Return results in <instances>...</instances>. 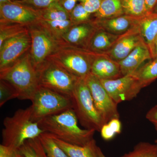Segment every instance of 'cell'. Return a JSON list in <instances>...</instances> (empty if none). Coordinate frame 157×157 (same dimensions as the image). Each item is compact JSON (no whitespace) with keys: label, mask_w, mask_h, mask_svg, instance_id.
<instances>
[{"label":"cell","mask_w":157,"mask_h":157,"mask_svg":"<svg viewBox=\"0 0 157 157\" xmlns=\"http://www.w3.org/2000/svg\"><path fill=\"white\" fill-rule=\"evenodd\" d=\"M78 119L73 108L49 116L38 121L44 132L67 143L83 146L93 140L96 131L82 129L78 125Z\"/></svg>","instance_id":"1"},{"label":"cell","mask_w":157,"mask_h":157,"mask_svg":"<svg viewBox=\"0 0 157 157\" xmlns=\"http://www.w3.org/2000/svg\"><path fill=\"white\" fill-rule=\"evenodd\" d=\"M31 106L19 109L11 117H7L3 121L2 144L19 148L26 140L39 137L44 132L38 122L32 119Z\"/></svg>","instance_id":"2"},{"label":"cell","mask_w":157,"mask_h":157,"mask_svg":"<svg viewBox=\"0 0 157 157\" xmlns=\"http://www.w3.org/2000/svg\"><path fill=\"white\" fill-rule=\"evenodd\" d=\"M0 79L14 86L18 93V99L32 101L39 86L38 71L29 52L13 66L0 71Z\"/></svg>","instance_id":"3"},{"label":"cell","mask_w":157,"mask_h":157,"mask_svg":"<svg viewBox=\"0 0 157 157\" xmlns=\"http://www.w3.org/2000/svg\"><path fill=\"white\" fill-rule=\"evenodd\" d=\"M102 54H104L95 53L64 43L59 46L48 60L73 76L84 78L90 73L95 60Z\"/></svg>","instance_id":"4"},{"label":"cell","mask_w":157,"mask_h":157,"mask_svg":"<svg viewBox=\"0 0 157 157\" xmlns=\"http://www.w3.org/2000/svg\"><path fill=\"white\" fill-rule=\"evenodd\" d=\"M73 109L85 129L100 132L104 121L96 109L84 78H78L71 97Z\"/></svg>","instance_id":"5"},{"label":"cell","mask_w":157,"mask_h":157,"mask_svg":"<svg viewBox=\"0 0 157 157\" xmlns=\"http://www.w3.org/2000/svg\"><path fill=\"white\" fill-rule=\"evenodd\" d=\"M28 29L32 41L29 52L32 63L38 70L59 46L65 42L56 39L39 20L29 25Z\"/></svg>","instance_id":"6"},{"label":"cell","mask_w":157,"mask_h":157,"mask_svg":"<svg viewBox=\"0 0 157 157\" xmlns=\"http://www.w3.org/2000/svg\"><path fill=\"white\" fill-rule=\"evenodd\" d=\"M31 101L32 119L35 122L73 108L71 98L40 86Z\"/></svg>","instance_id":"7"},{"label":"cell","mask_w":157,"mask_h":157,"mask_svg":"<svg viewBox=\"0 0 157 157\" xmlns=\"http://www.w3.org/2000/svg\"><path fill=\"white\" fill-rule=\"evenodd\" d=\"M37 71L40 87L71 98L79 78L48 60Z\"/></svg>","instance_id":"8"},{"label":"cell","mask_w":157,"mask_h":157,"mask_svg":"<svg viewBox=\"0 0 157 157\" xmlns=\"http://www.w3.org/2000/svg\"><path fill=\"white\" fill-rule=\"evenodd\" d=\"M84 79L90 91L95 106L104 124L107 123L113 119H119L118 104L109 96L100 79L91 73Z\"/></svg>","instance_id":"9"},{"label":"cell","mask_w":157,"mask_h":157,"mask_svg":"<svg viewBox=\"0 0 157 157\" xmlns=\"http://www.w3.org/2000/svg\"><path fill=\"white\" fill-rule=\"evenodd\" d=\"M104 88L117 104L136 98L144 87L135 73L114 79H100Z\"/></svg>","instance_id":"10"},{"label":"cell","mask_w":157,"mask_h":157,"mask_svg":"<svg viewBox=\"0 0 157 157\" xmlns=\"http://www.w3.org/2000/svg\"><path fill=\"white\" fill-rule=\"evenodd\" d=\"M31 43L29 30L4 42L0 46V71L13 66L29 52Z\"/></svg>","instance_id":"11"},{"label":"cell","mask_w":157,"mask_h":157,"mask_svg":"<svg viewBox=\"0 0 157 157\" xmlns=\"http://www.w3.org/2000/svg\"><path fill=\"white\" fill-rule=\"evenodd\" d=\"M39 19L37 11L17 2L16 0L0 6V20L29 26Z\"/></svg>","instance_id":"12"},{"label":"cell","mask_w":157,"mask_h":157,"mask_svg":"<svg viewBox=\"0 0 157 157\" xmlns=\"http://www.w3.org/2000/svg\"><path fill=\"white\" fill-rule=\"evenodd\" d=\"M143 41L144 40L141 36L137 24L125 33L121 35L107 55L110 59L119 63Z\"/></svg>","instance_id":"13"},{"label":"cell","mask_w":157,"mask_h":157,"mask_svg":"<svg viewBox=\"0 0 157 157\" xmlns=\"http://www.w3.org/2000/svg\"><path fill=\"white\" fill-rule=\"evenodd\" d=\"M98 29L92 21L74 25L65 34L63 40L68 45L88 49L91 40Z\"/></svg>","instance_id":"14"},{"label":"cell","mask_w":157,"mask_h":157,"mask_svg":"<svg viewBox=\"0 0 157 157\" xmlns=\"http://www.w3.org/2000/svg\"><path fill=\"white\" fill-rule=\"evenodd\" d=\"M152 59L149 48L143 41L128 56L119 63L123 76L135 73L145 61Z\"/></svg>","instance_id":"15"},{"label":"cell","mask_w":157,"mask_h":157,"mask_svg":"<svg viewBox=\"0 0 157 157\" xmlns=\"http://www.w3.org/2000/svg\"><path fill=\"white\" fill-rule=\"evenodd\" d=\"M138 17L124 14L109 19L92 21L98 29L110 33L121 36L137 25Z\"/></svg>","instance_id":"16"},{"label":"cell","mask_w":157,"mask_h":157,"mask_svg":"<svg viewBox=\"0 0 157 157\" xmlns=\"http://www.w3.org/2000/svg\"><path fill=\"white\" fill-rule=\"evenodd\" d=\"M90 73L100 79H114L123 76L118 62L107 54H102L96 58L92 67Z\"/></svg>","instance_id":"17"},{"label":"cell","mask_w":157,"mask_h":157,"mask_svg":"<svg viewBox=\"0 0 157 157\" xmlns=\"http://www.w3.org/2000/svg\"><path fill=\"white\" fill-rule=\"evenodd\" d=\"M120 36L98 28L91 40L88 50L96 53L107 54L115 45Z\"/></svg>","instance_id":"18"},{"label":"cell","mask_w":157,"mask_h":157,"mask_svg":"<svg viewBox=\"0 0 157 157\" xmlns=\"http://www.w3.org/2000/svg\"><path fill=\"white\" fill-rule=\"evenodd\" d=\"M52 137L69 157H100L98 152L99 147L94 139L83 146H79L70 144L56 137Z\"/></svg>","instance_id":"19"},{"label":"cell","mask_w":157,"mask_h":157,"mask_svg":"<svg viewBox=\"0 0 157 157\" xmlns=\"http://www.w3.org/2000/svg\"><path fill=\"white\" fill-rule=\"evenodd\" d=\"M137 25L141 36L151 51L157 36V13H151L138 17Z\"/></svg>","instance_id":"20"},{"label":"cell","mask_w":157,"mask_h":157,"mask_svg":"<svg viewBox=\"0 0 157 157\" xmlns=\"http://www.w3.org/2000/svg\"><path fill=\"white\" fill-rule=\"evenodd\" d=\"M124 14L121 0H103L98 11L92 14V21L109 19Z\"/></svg>","instance_id":"21"},{"label":"cell","mask_w":157,"mask_h":157,"mask_svg":"<svg viewBox=\"0 0 157 157\" xmlns=\"http://www.w3.org/2000/svg\"><path fill=\"white\" fill-rule=\"evenodd\" d=\"M134 73L144 88L150 84L157 79V57L141 66Z\"/></svg>","instance_id":"22"},{"label":"cell","mask_w":157,"mask_h":157,"mask_svg":"<svg viewBox=\"0 0 157 157\" xmlns=\"http://www.w3.org/2000/svg\"><path fill=\"white\" fill-rule=\"evenodd\" d=\"M40 19L48 21L70 19V14L58 2L54 3L46 9L37 11Z\"/></svg>","instance_id":"23"},{"label":"cell","mask_w":157,"mask_h":157,"mask_svg":"<svg viewBox=\"0 0 157 157\" xmlns=\"http://www.w3.org/2000/svg\"><path fill=\"white\" fill-rule=\"evenodd\" d=\"M28 30V25L0 20V46L7 40Z\"/></svg>","instance_id":"24"},{"label":"cell","mask_w":157,"mask_h":157,"mask_svg":"<svg viewBox=\"0 0 157 157\" xmlns=\"http://www.w3.org/2000/svg\"><path fill=\"white\" fill-rule=\"evenodd\" d=\"M39 21L54 36L62 42H64L63 37L65 34L71 27L74 25L70 19L54 21L39 19Z\"/></svg>","instance_id":"25"},{"label":"cell","mask_w":157,"mask_h":157,"mask_svg":"<svg viewBox=\"0 0 157 157\" xmlns=\"http://www.w3.org/2000/svg\"><path fill=\"white\" fill-rule=\"evenodd\" d=\"M39 138L48 157H69L50 134L43 132L39 136Z\"/></svg>","instance_id":"26"},{"label":"cell","mask_w":157,"mask_h":157,"mask_svg":"<svg viewBox=\"0 0 157 157\" xmlns=\"http://www.w3.org/2000/svg\"><path fill=\"white\" fill-rule=\"evenodd\" d=\"M19 150L25 157H48L39 137L26 140Z\"/></svg>","instance_id":"27"},{"label":"cell","mask_w":157,"mask_h":157,"mask_svg":"<svg viewBox=\"0 0 157 157\" xmlns=\"http://www.w3.org/2000/svg\"><path fill=\"white\" fill-rule=\"evenodd\" d=\"M121 157H157V144L140 142Z\"/></svg>","instance_id":"28"},{"label":"cell","mask_w":157,"mask_h":157,"mask_svg":"<svg viewBox=\"0 0 157 157\" xmlns=\"http://www.w3.org/2000/svg\"><path fill=\"white\" fill-rule=\"evenodd\" d=\"M125 14L140 17L147 14L145 0H121Z\"/></svg>","instance_id":"29"},{"label":"cell","mask_w":157,"mask_h":157,"mask_svg":"<svg viewBox=\"0 0 157 157\" xmlns=\"http://www.w3.org/2000/svg\"><path fill=\"white\" fill-rule=\"evenodd\" d=\"M70 20L73 25L86 23L92 21V14L89 13L81 3L77 4L70 13Z\"/></svg>","instance_id":"30"},{"label":"cell","mask_w":157,"mask_h":157,"mask_svg":"<svg viewBox=\"0 0 157 157\" xmlns=\"http://www.w3.org/2000/svg\"><path fill=\"white\" fill-rule=\"evenodd\" d=\"M18 93L14 86L8 82L0 79V107L12 99L17 98Z\"/></svg>","instance_id":"31"},{"label":"cell","mask_w":157,"mask_h":157,"mask_svg":"<svg viewBox=\"0 0 157 157\" xmlns=\"http://www.w3.org/2000/svg\"><path fill=\"white\" fill-rule=\"evenodd\" d=\"M17 2L33 9L39 11L48 8L52 4L56 2L59 0H16Z\"/></svg>","instance_id":"32"},{"label":"cell","mask_w":157,"mask_h":157,"mask_svg":"<svg viewBox=\"0 0 157 157\" xmlns=\"http://www.w3.org/2000/svg\"><path fill=\"white\" fill-rule=\"evenodd\" d=\"M0 157H25L19 148L0 145Z\"/></svg>","instance_id":"33"},{"label":"cell","mask_w":157,"mask_h":157,"mask_svg":"<svg viewBox=\"0 0 157 157\" xmlns=\"http://www.w3.org/2000/svg\"><path fill=\"white\" fill-rule=\"evenodd\" d=\"M102 1L103 0H79L86 11L92 14L98 11Z\"/></svg>","instance_id":"34"},{"label":"cell","mask_w":157,"mask_h":157,"mask_svg":"<svg viewBox=\"0 0 157 157\" xmlns=\"http://www.w3.org/2000/svg\"><path fill=\"white\" fill-rule=\"evenodd\" d=\"M100 132L101 137L106 140H111L117 135L115 130L108 123L103 125Z\"/></svg>","instance_id":"35"},{"label":"cell","mask_w":157,"mask_h":157,"mask_svg":"<svg viewBox=\"0 0 157 157\" xmlns=\"http://www.w3.org/2000/svg\"><path fill=\"white\" fill-rule=\"evenodd\" d=\"M146 118L153 124L157 132V105L149 110L146 113Z\"/></svg>","instance_id":"36"},{"label":"cell","mask_w":157,"mask_h":157,"mask_svg":"<svg viewBox=\"0 0 157 157\" xmlns=\"http://www.w3.org/2000/svg\"><path fill=\"white\" fill-rule=\"evenodd\" d=\"M79 0H59L58 2L70 14Z\"/></svg>","instance_id":"37"},{"label":"cell","mask_w":157,"mask_h":157,"mask_svg":"<svg viewBox=\"0 0 157 157\" xmlns=\"http://www.w3.org/2000/svg\"><path fill=\"white\" fill-rule=\"evenodd\" d=\"M157 2V0H145V5L147 14L152 12Z\"/></svg>","instance_id":"38"},{"label":"cell","mask_w":157,"mask_h":157,"mask_svg":"<svg viewBox=\"0 0 157 157\" xmlns=\"http://www.w3.org/2000/svg\"><path fill=\"white\" fill-rule=\"evenodd\" d=\"M151 56L152 59L157 57V36L152 49Z\"/></svg>","instance_id":"39"},{"label":"cell","mask_w":157,"mask_h":157,"mask_svg":"<svg viewBox=\"0 0 157 157\" xmlns=\"http://www.w3.org/2000/svg\"><path fill=\"white\" fill-rule=\"evenodd\" d=\"M14 1V0H0V6L6 3L11 2Z\"/></svg>","instance_id":"40"},{"label":"cell","mask_w":157,"mask_h":157,"mask_svg":"<svg viewBox=\"0 0 157 157\" xmlns=\"http://www.w3.org/2000/svg\"><path fill=\"white\" fill-rule=\"evenodd\" d=\"M98 154H99V157H107L103 153V152L101 151V148L100 147H98Z\"/></svg>","instance_id":"41"},{"label":"cell","mask_w":157,"mask_h":157,"mask_svg":"<svg viewBox=\"0 0 157 157\" xmlns=\"http://www.w3.org/2000/svg\"><path fill=\"white\" fill-rule=\"evenodd\" d=\"M152 13H157V2L155 6L154 9L153 10L152 12Z\"/></svg>","instance_id":"42"},{"label":"cell","mask_w":157,"mask_h":157,"mask_svg":"<svg viewBox=\"0 0 157 157\" xmlns=\"http://www.w3.org/2000/svg\"><path fill=\"white\" fill-rule=\"evenodd\" d=\"M155 143L157 144V138L155 139Z\"/></svg>","instance_id":"43"}]
</instances>
